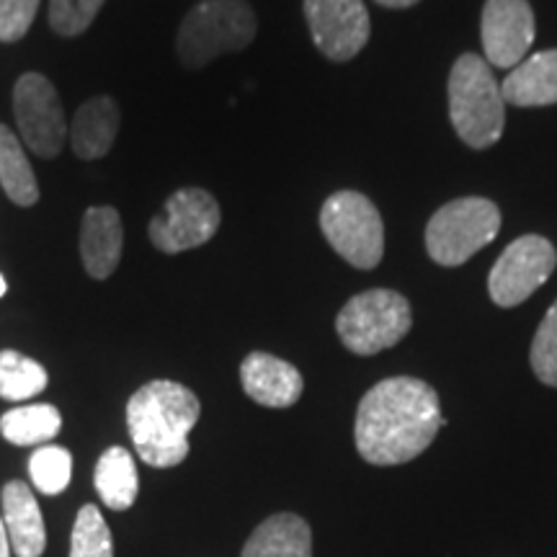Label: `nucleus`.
<instances>
[{
	"instance_id": "f257e3e1",
	"label": "nucleus",
	"mask_w": 557,
	"mask_h": 557,
	"mask_svg": "<svg viewBox=\"0 0 557 557\" xmlns=\"http://www.w3.org/2000/svg\"><path fill=\"white\" fill-rule=\"evenodd\" d=\"M436 389L418 377H389L361 398L354 438L361 459L377 468L421 457L444 426Z\"/></svg>"
},
{
	"instance_id": "f03ea898",
	"label": "nucleus",
	"mask_w": 557,
	"mask_h": 557,
	"mask_svg": "<svg viewBox=\"0 0 557 557\" xmlns=\"http://www.w3.org/2000/svg\"><path fill=\"white\" fill-rule=\"evenodd\" d=\"M201 416L199 398L171 380L148 382L127 403V429L150 468H176L189 457V431Z\"/></svg>"
},
{
	"instance_id": "7ed1b4c3",
	"label": "nucleus",
	"mask_w": 557,
	"mask_h": 557,
	"mask_svg": "<svg viewBox=\"0 0 557 557\" xmlns=\"http://www.w3.org/2000/svg\"><path fill=\"white\" fill-rule=\"evenodd\" d=\"M449 122L472 150L496 145L506 127V101L491 65L480 54L465 52L449 73Z\"/></svg>"
},
{
	"instance_id": "20e7f679",
	"label": "nucleus",
	"mask_w": 557,
	"mask_h": 557,
	"mask_svg": "<svg viewBox=\"0 0 557 557\" xmlns=\"http://www.w3.org/2000/svg\"><path fill=\"white\" fill-rule=\"evenodd\" d=\"M256 39V13L246 0H201L178 29L181 65L199 70L220 54L246 50Z\"/></svg>"
},
{
	"instance_id": "39448f33",
	"label": "nucleus",
	"mask_w": 557,
	"mask_h": 557,
	"mask_svg": "<svg viewBox=\"0 0 557 557\" xmlns=\"http://www.w3.org/2000/svg\"><path fill=\"white\" fill-rule=\"evenodd\" d=\"M413 329L410 302L395 289H367L341 308L336 331L341 344L357 357H374L400 344Z\"/></svg>"
},
{
	"instance_id": "423d86ee",
	"label": "nucleus",
	"mask_w": 557,
	"mask_h": 557,
	"mask_svg": "<svg viewBox=\"0 0 557 557\" xmlns=\"http://www.w3.org/2000/svg\"><path fill=\"white\" fill-rule=\"evenodd\" d=\"M500 233V209L491 199L465 197L438 207L426 225V253L438 267H462Z\"/></svg>"
},
{
	"instance_id": "0eeeda50",
	"label": "nucleus",
	"mask_w": 557,
	"mask_h": 557,
	"mask_svg": "<svg viewBox=\"0 0 557 557\" xmlns=\"http://www.w3.org/2000/svg\"><path fill=\"white\" fill-rule=\"evenodd\" d=\"M320 230L354 269H377L385 256V222L374 201L359 191H336L320 209Z\"/></svg>"
},
{
	"instance_id": "6e6552de",
	"label": "nucleus",
	"mask_w": 557,
	"mask_h": 557,
	"mask_svg": "<svg viewBox=\"0 0 557 557\" xmlns=\"http://www.w3.org/2000/svg\"><path fill=\"white\" fill-rule=\"evenodd\" d=\"M557 250L542 235H521L508 243L487 276V295L498 308H517L527 302L553 276Z\"/></svg>"
},
{
	"instance_id": "1a4fd4ad",
	"label": "nucleus",
	"mask_w": 557,
	"mask_h": 557,
	"mask_svg": "<svg viewBox=\"0 0 557 557\" xmlns=\"http://www.w3.org/2000/svg\"><path fill=\"white\" fill-rule=\"evenodd\" d=\"M222 212L218 199L205 189H178L165 201V209L150 222L152 246L163 253H184L214 238Z\"/></svg>"
},
{
	"instance_id": "9d476101",
	"label": "nucleus",
	"mask_w": 557,
	"mask_h": 557,
	"mask_svg": "<svg viewBox=\"0 0 557 557\" xmlns=\"http://www.w3.org/2000/svg\"><path fill=\"white\" fill-rule=\"evenodd\" d=\"M13 114L21 139L39 158H58L67 137L58 88L45 75L24 73L13 88Z\"/></svg>"
},
{
	"instance_id": "9b49d317",
	"label": "nucleus",
	"mask_w": 557,
	"mask_h": 557,
	"mask_svg": "<svg viewBox=\"0 0 557 557\" xmlns=\"http://www.w3.org/2000/svg\"><path fill=\"white\" fill-rule=\"evenodd\" d=\"M305 18L315 47L333 62L357 58L372 34L364 0H305Z\"/></svg>"
},
{
	"instance_id": "f8f14e48",
	"label": "nucleus",
	"mask_w": 557,
	"mask_h": 557,
	"mask_svg": "<svg viewBox=\"0 0 557 557\" xmlns=\"http://www.w3.org/2000/svg\"><path fill=\"white\" fill-rule=\"evenodd\" d=\"M534 34L537 26L529 0H485L480 39L487 65L500 70L517 67L532 50Z\"/></svg>"
},
{
	"instance_id": "ddd939ff",
	"label": "nucleus",
	"mask_w": 557,
	"mask_h": 557,
	"mask_svg": "<svg viewBox=\"0 0 557 557\" xmlns=\"http://www.w3.org/2000/svg\"><path fill=\"white\" fill-rule=\"evenodd\" d=\"M240 382L248 398L267 408L295 406L305 389L299 369L267 351H253L243 359Z\"/></svg>"
},
{
	"instance_id": "4468645a",
	"label": "nucleus",
	"mask_w": 557,
	"mask_h": 557,
	"mask_svg": "<svg viewBox=\"0 0 557 557\" xmlns=\"http://www.w3.org/2000/svg\"><path fill=\"white\" fill-rule=\"evenodd\" d=\"M124 230L114 207H90L81 225V259L94 278H109L122 261Z\"/></svg>"
},
{
	"instance_id": "2eb2a0df",
	"label": "nucleus",
	"mask_w": 557,
	"mask_h": 557,
	"mask_svg": "<svg viewBox=\"0 0 557 557\" xmlns=\"http://www.w3.org/2000/svg\"><path fill=\"white\" fill-rule=\"evenodd\" d=\"M3 524L13 555L41 557L47 547L45 519H41V508L32 487L21 480H11L3 487Z\"/></svg>"
},
{
	"instance_id": "dca6fc26",
	"label": "nucleus",
	"mask_w": 557,
	"mask_h": 557,
	"mask_svg": "<svg viewBox=\"0 0 557 557\" xmlns=\"http://www.w3.org/2000/svg\"><path fill=\"white\" fill-rule=\"evenodd\" d=\"M500 96L521 109L557 103V50H542L521 60L500 83Z\"/></svg>"
},
{
	"instance_id": "f3484780",
	"label": "nucleus",
	"mask_w": 557,
	"mask_h": 557,
	"mask_svg": "<svg viewBox=\"0 0 557 557\" xmlns=\"http://www.w3.org/2000/svg\"><path fill=\"white\" fill-rule=\"evenodd\" d=\"M120 107L111 96H96L88 99L75 111L73 124H70V145L73 152L83 160L103 158L114 145L116 132H120Z\"/></svg>"
},
{
	"instance_id": "a211bd4d",
	"label": "nucleus",
	"mask_w": 557,
	"mask_h": 557,
	"mask_svg": "<svg viewBox=\"0 0 557 557\" xmlns=\"http://www.w3.org/2000/svg\"><path fill=\"white\" fill-rule=\"evenodd\" d=\"M243 557H312V532L297 513H274L250 534Z\"/></svg>"
},
{
	"instance_id": "6ab92c4d",
	"label": "nucleus",
	"mask_w": 557,
	"mask_h": 557,
	"mask_svg": "<svg viewBox=\"0 0 557 557\" xmlns=\"http://www.w3.org/2000/svg\"><path fill=\"white\" fill-rule=\"evenodd\" d=\"M96 491L111 511H127L139 493L135 457L124 447H111L96 465Z\"/></svg>"
},
{
	"instance_id": "aec40b11",
	"label": "nucleus",
	"mask_w": 557,
	"mask_h": 557,
	"mask_svg": "<svg viewBox=\"0 0 557 557\" xmlns=\"http://www.w3.org/2000/svg\"><path fill=\"white\" fill-rule=\"evenodd\" d=\"M0 186L13 205H37L39 184L34 178V169L24 148H21L18 137L5 124H0Z\"/></svg>"
},
{
	"instance_id": "412c9836",
	"label": "nucleus",
	"mask_w": 557,
	"mask_h": 557,
	"mask_svg": "<svg viewBox=\"0 0 557 557\" xmlns=\"http://www.w3.org/2000/svg\"><path fill=\"white\" fill-rule=\"evenodd\" d=\"M60 429L62 416L50 403L13 408L0 418V434L16 447H37V444L52 442L60 434Z\"/></svg>"
},
{
	"instance_id": "4be33fe9",
	"label": "nucleus",
	"mask_w": 557,
	"mask_h": 557,
	"mask_svg": "<svg viewBox=\"0 0 557 557\" xmlns=\"http://www.w3.org/2000/svg\"><path fill=\"white\" fill-rule=\"evenodd\" d=\"M47 382L50 377L39 361L13 351V348L0 351V398L3 400H29L47 387Z\"/></svg>"
},
{
	"instance_id": "5701e85b",
	"label": "nucleus",
	"mask_w": 557,
	"mask_h": 557,
	"mask_svg": "<svg viewBox=\"0 0 557 557\" xmlns=\"http://www.w3.org/2000/svg\"><path fill=\"white\" fill-rule=\"evenodd\" d=\"M70 557H114L109 524L94 504L83 506L78 517H75L73 537H70Z\"/></svg>"
},
{
	"instance_id": "b1692460",
	"label": "nucleus",
	"mask_w": 557,
	"mask_h": 557,
	"mask_svg": "<svg viewBox=\"0 0 557 557\" xmlns=\"http://www.w3.org/2000/svg\"><path fill=\"white\" fill-rule=\"evenodd\" d=\"M32 483L45 496H58L73 478V455L65 447H39L29 459Z\"/></svg>"
},
{
	"instance_id": "393cba45",
	"label": "nucleus",
	"mask_w": 557,
	"mask_h": 557,
	"mask_svg": "<svg viewBox=\"0 0 557 557\" xmlns=\"http://www.w3.org/2000/svg\"><path fill=\"white\" fill-rule=\"evenodd\" d=\"M529 364L542 385L557 387V299L549 305L537 333H534Z\"/></svg>"
},
{
	"instance_id": "a878e982",
	"label": "nucleus",
	"mask_w": 557,
	"mask_h": 557,
	"mask_svg": "<svg viewBox=\"0 0 557 557\" xmlns=\"http://www.w3.org/2000/svg\"><path fill=\"white\" fill-rule=\"evenodd\" d=\"M107 0H50V26L60 37H78Z\"/></svg>"
},
{
	"instance_id": "bb28decb",
	"label": "nucleus",
	"mask_w": 557,
	"mask_h": 557,
	"mask_svg": "<svg viewBox=\"0 0 557 557\" xmlns=\"http://www.w3.org/2000/svg\"><path fill=\"white\" fill-rule=\"evenodd\" d=\"M39 0H0V41H18L32 29Z\"/></svg>"
},
{
	"instance_id": "cd10ccee",
	"label": "nucleus",
	"mask_w": 557,
	"mask_h": 557,
	"mask_svg": "<svg viewBox=\"0 0 557 557\" xmlns=\"http://www.w3.org/2000/svg\"><path fill=\"white\" fill-rule=\"evenodd\" d=\"M374 3L385 5V9H395V11H400V9H413V5H416V3H421V0H374Z\"/></svg>"
},
{
	"instance_id": "c85d7f7f",
	"label": "nucleus",
	"mask_w": 557,
	"mask_h": 557,
	"mask_svg": "<svg viewBox=\"0 0 557 557\" xmlns=\"http://www.w3.org/2000/svg\"><path fill=\"white\" fill-rule=\"evenodd\" d=\"M11 540H9V532H5V524H3V517H0V557H11Z\"/></svg>"
},
{
	"instance_id": "c756f323",
	"label": "nucleus",
	"mask_w": 557,
	"mask_h": 557,
	"mask_svg": "<svg viewBox=\"0 0 557 557\" xmlns=\"http://www.w3.org/2000/svg\"><path fill=\"white\" fill-rule=\"evenodd\" d=\"M5 289H9V284H5V278H3V274H0V297L5 295Z\"/></svg>"
}]
</instances>
